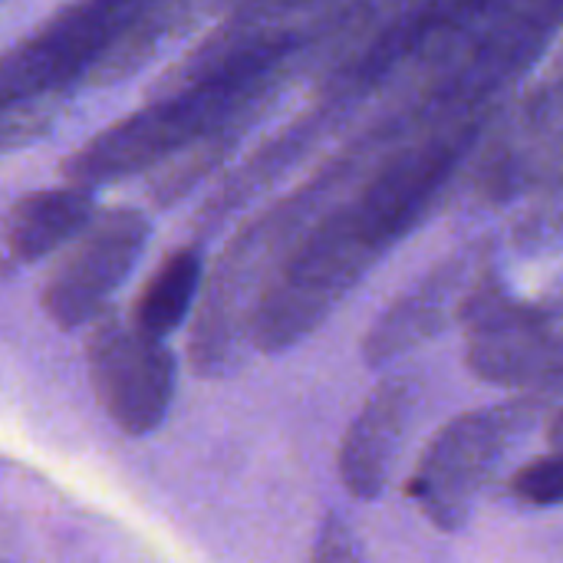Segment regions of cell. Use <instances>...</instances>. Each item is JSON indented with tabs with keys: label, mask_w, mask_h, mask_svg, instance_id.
I'll use <instances>...</instances> for the list:
<instances>
[{
	"label": "cell",
	"mask_w": 563,
	"mask_h": 563,
	"mask_svg": "<svg viewBox=\"0 0 563 563\" xmlns=\"http://www.w3.org/2000/svg\"><path fill=\"white\" fill-rule=\"evenodd\" d=\"M492 271V244L468 241L432 264L402 297H396L363 340V360L386 366L459 320L475 284Z\"/></svg>",
	"instance_id": "obj_10"
},
{
	"label": "cell",
	"mask_w": 563,
	"mask_h": 563,
	"mask_svg": "<svg viewBox=\"0 0 563 563\" xmlns=\"http://www.w3.org/2000/svg\"><path fill=\"white\" fill-rule=\"evenodd\" d=\"M168 0H69L0 66L3 152L36 142L53 125V106L82 79H102L112 59L162 13Z\"/></svg>",
	"instance_id": "obj_3"
},
{
	"label": "cell",
	"mask_w": 563,
	"mask_h": 563,
	"mask_svg": "<svg viewBox=\"0 0 563 563\" xmlns=\"http://www.w3.org/2000/svg\"><path fill=\"white\" fill-rule=\"evenodd\" d=\"M534 416V402H508L455 416L429 442L406 495L439 531H459L468 521L475 498Z\"/></svg>",
	"instance_id": "obj_6"
},
{
	"label": "cell",
	"mask_w": 563,
	"mask_h": 563,
	"mask_svg": "<svg viewBox=\"0 0 563 563\" xmlns=\"http://www.w3.org/2000/svg\"><path fill=\"white\" fill-rule=\"evenodd\" d=\"M393 148H399V142H393V135L379 122H373L363 135L350 139L343 152L323 162L300 188L251 218L228 241V247L211 267L191 327L188 360L198 376H224L238 366L247 346L254 350L251 336L261 300L294 244Z\"/></svg>",
	"instance_id": "obj_2"
},
{
	"label": "cell",
	"mask_w": 563,
	"mask_h": 563,
	"mask_svg": "<svg viewBox=\"0 0 563 563\" xmlns=\"http://www.w3.org/2000/svg\"><path fill=\"white\" fill-rule=\"evenodd\" d=\"M96 218V195L82 185L36 188L20 195L3 218L7 264H36L73 244Z\"/></svg>",
	"instance_id": "obj_12"
},
{
	"label": "cell",
	"mask_w": 563,
	"mask_h": 563,
	"mask_svg": "<svg viewBox=\"0 0 563 563\" xmlns=\"http://www.w3.org/2000/svg\"><path fill=\"white\" fill-rule=\"evenodd\" d=\"M419 402V386L412 376L386 379L363 402L360 416L350 422L340 445V478L353 498H379L393 478L396 459L406 445L412 416Z\"/></svg>",
	"instance_id": "obj_11"
},
{
	"label": "cell",
	"mask_w": 563,
	"mask_h": 563,
	"mask_svg": "<svg viewBox=\"0 0 563 563\" xmlns=\"http://www.w3.org/2000/svg\"><path fill=\"white\" fill-rule=\"evenodd\" d=\"M201 280H205L201 247L185 244V247L172 251L158 264V271L148 277V284L142 287L135 310H132V323L142 333L165 340L188 320L191 307L201 297Z\"/></svg>",
	"instance_id": "obj_14"
},
{
	"label": "cell",
	"mask_w": 563,
	"mask_h": 563,
	"mask_svg": "<svg viewBox=\"0 0 563 563\" xmlns=\"http://www.w3.org/2000/svg\"><path fill=\"white\" fill-rule=\"evenodd\" d=\"M551 445L563 449V409L554 416V422H551Z\"/></svg>",
	"instance_id": "obj_18"
},
{
	"label": "cell",
	"mask_w": 563,
	"mask_h": 563,
	"mask_svg": "<svg viewBox=\"0 0 563 563\" xmlns=\"http://www.w3.org/2000/svg\"><path fill=\"white\" fill-rule=\"evenodd\" d=\"M152 234V221L139 208L96 211L89 228L69 244L43 284V313L59 330H79L102 317L106 303L135 271Z\"/></svg>",
	"instance_id": "obj_8"
},
{
	"label": "cell",
	"mask_w": 563,
	"mask_h": 563,
	"mask_svg": "<svg viewBox=\"0 0 563 563\" xmlns=\"http://www.w3.org/2000/svg\"><path fill=\"white\" fill-rule=\"evenodd\" d=\"M515 247L521 254H551L563 251V185L548 191L534 211H528L515 228Z\"/></svg>",
	"instance_id": "obj_15"
},
{
	"label": "cell",
	"mask_w": 563,
	"mask_h": 563,
	"mask_svg": "<svg viewBox=\"0 0 563 563\" xmlns=\"http://www.w3.org/2000/svg\"><path fill=\"white\" fill-rule=\"evenodd\" d=\"M495 122L498 109L422 132L379 158L363 185L336 198L271 280L254 320V350L280 353L310 336L432 214L449 185L485 145Z\"/></svg>",
	"instance_id": "obj_1"
},
{
	"label": "cell",
	"mask_w": 563,
	"mask_h": 563,
	"mask_svg": "<svg viewBox=\"0 0 563 563\" xmlns=\"http://www.w3.org/2000/svg\"><path fill=\"white\" fill-rule=\"evenodd\" d=\"M563 185V46L551 56L538 82L521 96L515 112L495 122L485 139L475 188L482 201L508 205L528 191Z\"/></svg>",
	"instance_id": "obj_7"
},
{
	"label": "cell",
	"mask_w": 563,
	"mask_h": 563,
	"mask_svg": "<svg viewBox=\"0 0 563 563\" xmlns=\"http://www.w3.org/2000/svg\"><path fill=\"white\" fill-rule=\"evenodd\" d=\"M468 369L495 386L563 383V330L558 320H528L468 336Z\"/></svg>",
	"instance_id": "obj_13"
},
{
	"label": "cell",
	"mask_w": 563,
	"mask_h": 563,
	"mask_svg": "<svg viewBox=\"0 0 563 563\" xmlns=\"http://www.w3.org/2000/svg\"><path fill=\"white\" fill-rule=\"evenodd\" d=\"M313 563H366L350 521H343L340 515L323 518L317 548H313Z\"/></svg>",
	"instance_id": "obj_17"
},
{
	"label": "cell",
	"mask_w": 563,
	"mask_h": 563,
	"mask_svg": "<svg viewBox=\"0 0 563 563\" xmlns=\"http://www.w3.org/2000/svg\"><path fill=\"white\" fill-rule=\"evenodd\" d=\"M86 363L96 399L115 429L148 435L165 422L175 396V356L165 340L102 313L89 330Z\"/></svg>",
	"instance_id": "obj_9"
},
{
	"label": "cell",
	"mask_w": 563,
	"mask_h": 563,
	"mask_svg": "<svg viewBox=\"0 0 563 563\" xmlns=\"http://www.w3.org/2000/svg\"><path fill=\"white\" fill-rule=\"evenodd\" d=\"M563 0H515L455 53L422 69V79L389 109L416 139L439 125L495 112L508 92L558 40Z\"/></svg>",
	"instance_id": "obj_4"
},
{
	"label": "cell",
	"mask_w": 563,
	"mask_h": 563,
	"mask_svg": "<svg viewBox=\"0 0 563 563\" xmlns=\"http://www.w3.org/2000/svg\"><path fill=\"white\" fill-rule=\"evenodd\" d=\"M511 495L534 508L563 505V449L534 459L511 478Z\"/></svg>",
	"instance_id": "obj_16"
},
{
	"label": "cell",
	"mask_w": 563,
	"mask_h": 563,
	"mask_svg": "<svg viewBox=\"0 0 563 563\" xmlns=\"http://www.w3.org/2000/svg\"><path fill=\"white\" fill-rule=\"evenodd\" d=\"M511 3L515 0H409L327 66L317 82V102L350 115L396 76L429 69L455 53Z\"/></svg>",
	"instance_id": "obj_5"
}]
</instances>
